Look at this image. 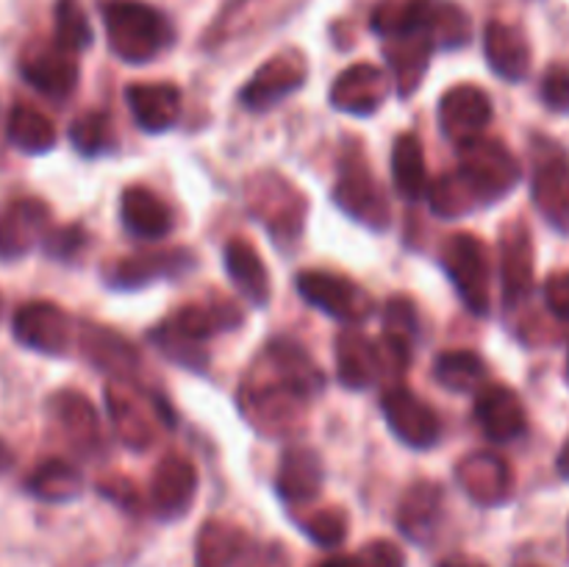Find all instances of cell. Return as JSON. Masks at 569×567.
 <instances>
[{"instance_id": "obj_1", "label": "cell", "mask_w": 569, "mask_h": 567, "mask_svg": "<svg viewBox=\"0 0 569 567\" xmlns=\"http://www.w3.org/2000/svg\"><path fill=\"white\" fill-rule=\"evenodd\" d=\"M320 365L295 339H272L248 381L239 387V409L259 431L283 437L298 431L306 406L322 392Z\"/></svg>"}, {"instance_id": "obj_2", "label": "cell", "mask_w": 569, "mask_h": 567, "mask_svg": "<svg viewBox=\"0 0 569 567\" xmlns=\"http://www.w3.org/2000/svg\"><path fill=\"white\" fill-rule=\"evenodd\" d=\"M111 50L128 64H144L172 44L170 20L142 0H106L100 6Z\"/></svg>"}, {"instance_id": "obj_3", "label": "cell", "mask_w": 569, "mask_h": 567, "mask_svg": "<svg viewBox=\"0 0 569 567\" xmlns=\"http://www.w3.org/2000/svg\"><path fill=\"white\" fill-rule=\"evenodd\" d=\"M244 200L250 215L276 237V242H292L303 233L309 200L278 172H256L244 183Z\"/></svg>"}, {"instance_id": "obj_4", "label": "cell", "mask_w": 569, "mask_h": 567, "mask_svg": "<svg viewBox=\"0 0 569 567\" xmlns=\"http://www.w3.org/2000/svg\"><path fill=\"white\" fill-rule=\"evenodd\" d=\"M333 200H337V206L345 215L359 220L361 226L372 228V231H387L389 222H392L389 198L383 195L381 183L376 181L359 148H348L342 159H339Z\"/></svg>"}, {"instance_id": "obj_5", "label": "cell", "mask_w": 569, "mask_h": 567, "mask_svg": "<svg viewBox=\"0 0 569 567\" xmlns=\"http://www.w3.org/2000/svg\"><path fill=\"white\" fill-rule=\"evenodd\" d=\"M459 172L467 178L481 203H495L520 183L522 167L500 139L478 137L459 145Z\"/></svg>"}, {"instance_id": "obj_6", "label": "cell", "mask_w": 569, "mask_h": 567, "mask_svg": "<svg viewBox=\"0 0 569 567\" xmlns=\"http://www.w3.org/2000/svg\"><path fill=\"white\" fill-rule=\"evenodd\" d=\"M442 265L456 292L472 315L489 311V259L487 248L476 233H453L442 248Z\"/></svg>"}, {"instance_id": "obj_7", "label": "cell", "mask_w": 569, "mask_h": 567, "mask_svg": "<svg viewBox=\"0 0 569 567\" xmlns=\"http://www.w3.org/2000/svg\"><path fill=\"white\" fill-rule=\"evenodd\" d=\"M533 200L550 226L569 233V156L553 139H533Z\"/></svg>"}, {"instance_id": "obj_8", "label": "cell", "mask_w": 569, "mask_h": 567, "mask_svg": "<svg viewBox=\"0 0 569 567\" xmlns=\"http://www.w3.org/2000/svg\"><path fill=\"white\" fill-rule=\"evenodd\" d=\"M298 292L306 304L342 322H361L376 311L370 292L339 272L303 270L298 276Z\"/></svg>"}, {"instance_id": "obj_9", "label": "cell", "mask_w": 569, "mask_h": 567, "mask_svg": "<svg viewBox=\"0 0 569 567\" xmlns=\"http://www.w3.org/2000/svg\"><path fill=\"white\" fill-rule=\"evenodd\" d=\"M106 406H109L111 426L117 437L133 450H144L156 437V406L148 395L128 378H111L106 384Z\"/></svg>"}, {"instance_id": "obj_10", "label": "cell", "mask_w": 569, "mask_h": 567, "mask_svg": "<svg viewBox=\"0 0 569 567\" xmlns=\"http://www.w3.org/2000/svg\"><path fill=\"white\" fill-rule=\"evenodd\" d=\"M381 409L395 437L403 439L409 448H431L439 439L437 411L403 384L383 392Z\"/></svg>"}, {"instance_id": "obj_11", "label": "cell", "mask_w": 569, "mask_h": 567, "mask_svg": "<svg viewBox=\"0 0 569 567\" xmlns=\"http://www.w3.org/2000/svg\"><path fill=\"white\" fill-rule=\"evenodd\" d=\"M306 59L298 50H287V53L272 56L270 61L253 72L248 87L242 89V103L250 111H267L292 92H298L306 83Z\"/></svg>"}, {"instance_id": "obj_12", "label": "cell", "mask_w": 569, "mask_h": 567, "mask_svg": "<svg viewBox=\"0 0 569 567\" xmlns=\"http://www.w3.org/2000/svg\"><path fill=\"white\" fill-rule=\"evenodd\" d=\"M439 122L453 142H470L492 122V100L476 83H456L439 100Z\"/></svg>"}, {"instance_id": "obj_13", "label": "cell", "mask_w": 569, "mask_h": 567, "mask_svg": "<svg viewBox=\"0 0 569 567\" xmlns=\"http://www.w3.org/2000/svg\"><path fill=\"white\" fill-rule=\"evenodd\" d=\"M198 470L187 456H164L150 481V506L161 520H178L192 509Z\"/></svg>"}, {"instance_id": "obj_14", "label": "cell", "mask_w": 569, "mask_h": 567, "mask_svg": "<svg viewBox=\"0 0 569 567\" xmlns=\"http://www.w3.org/2000/svg\"><path fill=\"white\" fill-rule=\"evenodd\" d=\"M500 278L506 306H520L533 287V239L522 220L509 222L500 231Z\"/></svg>"}, {"instance_id": "obj_15", "label": "cell", "mask_w": 569, "mask_h": 567, "mask_svg": "<svg viewBox=\"0 0 569 567\" xmlns=\"http://www.w3.org/2000/svg\"><path fill=\"white\" fill-rule=\"evenodd\" d=\"M389 89L392 87H389L387 72L378 70L376 64L361 61V64H353L339 72L331 87V106L345 111V115H376L383 106V100L389 98Z\"/></svg>"}, {"instance_id": "obj_16", "label": "cell", "mask_w": 569, "mask_h": 567, "mask_svg": "<svg viewBox=\"0 0 569 567\" xmlns=\"http://www.w3.org/2000/svg\"><path fill=\"white\" fill-rule=\"evenodd\" d=\"M476 420L492 442H511L528 431L526 406L506 384H483L478 389Z\"/></svg>"}, {"instance_id": "obj_17", "label": "cell", "mask_w": 569, "mask_h": 567, "mask_svg": "<svg viewBox=\"0 0 569 567\" xmlns=\"http://www.w3.org/2000/svg\"><path fill=\"white\" fill-rule=\"evenodd\" d=\"M456 478L461 489L481 506H500L511 498L515 489V476H511L509 461L500 456L478 450V454L465 456L456 465Z\"/></svg>"}, {"instance_id": "obj_18", "label": "cell", "mask_w": 569, "mask_h": 567, "mask_svg": "<svg viewBox=\"0 0 569 567\" xmlns=\"http://www.w3.org/2000/svg\"><path fill=\"white\" fill-rule=\"evenodd\" d=\"M22 76L48 98H67L78 83V61L76 53L53 44H37L22 59Z\"/></svg>"}, {"instance_id": "obj_19", "label": "cell", "mask_w": 569, "mask_h": 567, "mask_svg": "<svg viewBox=\"0 0 569 567\" xmlns=\"http://www.w3.org/2000/svg\"><path fill=\"white\" fill-rule=\"evenodd\" d=\"M194 267V256L183 248L170 250H150V253H137L120 259L109 272V281L120 289H137L159 278L183 276Z\"/></svg>"}, {"instance_id": "obj_20", "label": "cell", "mask_w": 569, "mask_h": 567, "mask_svg": "<svg viewBox=\"0 0 569 567\" xmlns=\"http://www.w3.org/2000/svg\"><path fill=\"white\" fill-rule=\"evenodd\" d=\"M433 39L426 31V26L417 28V31L403 33V37L383 39V56L389 61V70L395 76V87L403 98L415 94V89L420 87V81L426 78L428 61L433 56Z\"/></svg>"}, {"instance_id": "obj_21", "label": "cell", "mask_w": 569, "mask_h": 567, "mask_svg": "<svg viewBox=\"0 0 569 567\" xmlns=\"http://www.w3.org/2000/svg\"><path fill=\"white\" fill-rule=\"evenodd\" d=\"M14 334L22 345L42 354H67L70 317L56 304H28L17 311Z\"/></svg>"}, {"instance_id": "obj_22", "label": "cell", "mask_w": 569, "mask_h": 567, "mask_svg": "<svg viewBox=\"0 0 569 567\" xmlns=\"http://www.w3.org/2000/svg\"><path fill=\"white\" fill-rule=\"evenodd\" d=\"M383 367L381 345L359 328H345L337 337V376L348 389H370Z\"/></svg>"}, {"instance_id": "obj_23", "label": "cell", "mask_w": 569, "mask_h": 567, "mask_svg": "<svg viewBox=\"0 0 569 567\" xmlns=\"http://www.w3.org/2000/svg\"><path fill=\"white\" fill-rule=\"evenodd\" d=\"M483 53L489 67L506 81H526L531 72V44L526 33L503 20H492L483 31Z\"/></svg>"}, {"instance_id": "obj_24", "label": "cell", "mask_w": 569, "mask_h": 567, "mask_svg": "<svg viewBox=\"0 0 569 567\" xmlns=\"http://www.w3.org/2000/svg\"><path fill=\"white\" fill-rule=\"evenodd\" d=\"M322 478H326V470H322L320 454L306 445H295L278 465L276 489L287 504H309L320 495Z\"/></svg>"}, {"instance_id": "obj_25", "label": "cell", "mask_w": 569, "mask_h": 567, "mask_svg": "<svg viewBox=\"0 0 569 567\" xmlns=\"http://www.w3.org/2000/svg\"><path fill=\"white\" fill-rule=\"evenodd\" d=\"M126 100L137 126L148 133H164L181 117V89L172 83H131Z\"/></svg>"}, {"instance_id": "obj_26", "label": "cell", "mask_w": 569, "mask_h": 567, "mask_svg": "<svg viewBox=\"0 0 569 567\" xmlns=\"http://www.w3.org/2000/svg\"><path fill=\"white\" fill-rule=\"evenodd\" d=\"M226 270L228 278L233 281V287L239 289V295H242L250 306L261 309V306L270 304V270H267L264 259H261L259 250H256L248 239L237 237L226 245Z\"/></svg>"}, {"instance_id": "obj_27", "label": "cell", "mask_w": 569, "mask_h": 567, "mask_svg": "<svg viewBox=\"0 0 569 567\" xmlns=\"http://www.w3.org/2000/svg\"><path fill=\"white\" fill-rule=\"evenodd\" d=\"M445 493L431 481H417L406 489L398 506V526L411 543H431L442 517Z\"/></svg>"}, {"instance_id": "obj_28", "label": "cell", "mask_w": 569, "mask_h": 567, "mask_svg": "<svg viewBox=\"0 0 569 567\" xmlns=\"http://www.w3.org/2000/svg\"><path fill=\"white\" fill-rule=\"evenodd\" d=\"M417 334H420V320H417V309L411 298L406 295H395L383 306V339H381V356L392 370H403L411 359V345H415Z\"/></svg>"}, {"instance_id": "obj_29", "label": "cell", "mask_w": 569, "mask_h": 567, "mask_svg": "<svg viewBox=\"0 0 569 567\" xmlns=\"http://www.w3.org/2000/svg\"><path fill=\"white\" fill-rule=\"evenodd\" d=\"M120 215L128 231L139 239H161L172 228V211L153 189L133 183L122 192Z\"/></svg>"}, {"instance_id": "obj_30", "label": "cell", "mask_w": 569, "mask_h": 567, "mask_svg": "<svg viewBox=\"0 0 569 567\" xmlns=\"http://www.w3.org/2000/svg\"><path fill=\"white\" fill-rule=\"evenodd\" d=\"M48 226V206L39 200H17L0 217V256L17 259L28 253Z\"/></svg>"}, {"instance_id": "obj_31", "label": "cell", "mask_w": 569, "mask_h": 567, "mask_svg": "<svg viewBox=\"0 0 569 567\" xmlns=\"http://www.w3.org/2000/svg\"><path fill=\"white\" fill-rule=\"evenodd\" d=\"M253 548L256 543L248 537V531L233 523L209 520L198 534L200 567H242Z\"/></svg>"}, {"instance_id": "obj_32", "label": "cell", "mask_w": 569, "mask_h": 567, "mask_svg": "<svg viewBox=\"0 0 569 567\" xmlns=\"http://www.w3.org/2000/svg\"><path fill=\"white\" fill-rule=\"evenodd\" d=\"M83 354L98 365L100 370L111 372L114 378H128L139 370V354L122 334L103 326L83 328Z\"/></svg>"}, {"instance_id": "obj_33", "label": "cell", "mask_w": 569, "mask_h": 567, "mask_svg": "<svg viewBox=\"0 0 569 567\" xmlns=\"http://www.w3.org/2000/svg\"><path fill=\"white\" fill-rule=\"evenodd\" d=\"M53 415L59 420V426L64 428L67 439L72 442V448H78L81 454H89L100 445V422L94 406L83 398L81 392H59L53 398Z\"/></svg>"}, {"instance_id": "obj_34", "label": "cell", "mask_w": 569, "mask_h": 567, "mask_svg": "<svg viewBox=\"0 0 569 567\" xmlns=\"http://www.w3.org/2000/svg\"><path fill=\"white\" fill-rule=\"evenodd\" d=\"M239 322H242V311L226 298L211 300V304H187L172 317V326L194 342H203L220 331H231Z\"/></svg>"}, {"instance_id": "obj_35", "label": "cell", "mask_w": 569, "mask_h": 567, "mask_svg": "<svg viewBox=\"0 0 569 567\" xmlns=\"http://www.w3.org/2000/svg\"><path fill=\"white\" fill-rule=\"evenodd\" d=\"M392 181L406 200L426 198L431 181H428L426 150L415 133H400L392 148Z\"/></svg>"}, {"instance_id": "obj_36", "label": "cell", "mask_w": 569, "mask_h": 567, "mask_svg": "<svg viewBox=\"0 0 569 567\" xmlns=\"http://www.w3.org/2000/svg\"><path fill=\"white\" fill-rule=\"evenodd\" d=\"M433 376L450 392H472L487 381V365L472 350H445L433 359Z\"/></svg>"}, {"instance_id": "obj_37", "label": "cell", "mask_w": 569, "mask_h": 567, "mask_svg": "<svg viewBox=\"0 0 569 567\" xmlns=\"http://www.w3.org/2000/svg\"><path fill=\"white\" fill-rule=\"evenodd\" d=\"M433 0H381L372 11V31L383 39L403 37L426 26V17L431 11Z\"/></svg>"}, {"instance_id": "obj_38", "label": "cell", "mask_w": 569, "mask_h": 567, "mask_svg": "<svg viewBox=\"0 0 569 567\" xmlns=\"http://www.w3.org/2000/svg\"><path fill=\"white\" fill-rule=\"evenodd\" d=\"M428 203H431L433 215L445 217V220H459V217L476 211L481 203V198L476 195V189L467 183V178L459 170L448 172V176L437 178L428 189Z\"/></svg>"}, {"instance_id": "obj_39", "label": "cell", "mask_w": 569, "mask_h": 567, "mask_svg": "<svg viewBox=\"0 0 569 567\" xmlns=\"http://www.w3.org/2000/svg\"><path fill=\"white\" fill-rule=\"evenodd\" d=\"M81 489L83 478L78 472V467L61 459L44 461L28 478V493H33L42 500H72L81 495Z\"/></svg>"}, {"instance_id": "obj_40", "label": "cell", "mask_w": 569, "mask_h": 567, "mask_svg": "<svg viewBox=\"0 0 569 567\" xmlns=\"http://www.w3.org/2000/svg\"><path fill=\"white\" fill-rule=\"evenodd\" d=\"M9 139L26 153H44L56 145V128L42 111L17 106L9 117Z\"/></svg>"}, {"instance_id": "obj_41", "label": "cell", "mask_w": 569, "mask_h": 567, "mask_svg": "<svg viewBox=\"0 0 569 567\" xmlns=\"http://www.w3.org/2000/svg\"><path fill=\"white\" fill-rule=\"evenodd\" d=\"M426 31L431 33L437 48H461L470 42V17L461 6L442 0V3H431V11L426 17Z\"/></svg>"}, {"instance_id": "obj_42", "label": "cell", "mask_w": 569, "mask_h": 567, "mask_svg": "<svg viewBox=\"0 0 569 567\" xmlns=\"http://www.w3.org/2000/svg\"><path fill=\"white\" fill-rule=\"evenodd\" d=\"M70 53H81L92 44V26L81 0H59L56 3V39Z\"/></svg>"}, {"instance_id": "obj_43", "label": "cell", "mask_w": 569, "mask_h": 567, "mask_svg": "<svg viewBox=\"0 0 569 567\" xmlns=\"http://www.w3.org/2000/svg\"><path fill=\"white\" fill-rule=\"evenodd\" d=\"M150 342L159 345V350L167 359L178 361V365L189 367V370L200 372L209 367V356H206V350H200V342H194L187 334L178 331V328L172 326V320L156 326L153 331H150Z\"/></svg>"}, {"instance_id": "obj_44", "label": "cell", "mask_w": 569, "mask_h": 567, "mask_svg": "<svg viewBox=\"0 0 569 567\" xmlns=\"http://www.w3.org/2000/svg\"><path fill=\"white\" fill-rule=\"evenodd\" d=\"M70 142L83 156L103 153L111 145V120L103 111H87V115L76 117L70 126Z\"/></svg>"}, {"instance_id": "obj_45", "label": "cell", "mask_w": 569, "mask_h": 567, "mask_svg": "<svg viewBox=\"0 0 569 567\" xmlns=\"http://www.w3.org/2000/svg\"><path fill=\"white\" fill-rule=\"evenodd\" d=\"M303 531L322 548H337L348 537V515L337 509V506L317 509L303 520Z\"/></svg>"}, {"instance_id": "obj_46", "label": "cell", "mask_w": 569, "mask_h": 567, "mask_svg": "<svg viewBox=\"0 0 569 567\" xmlns=\"http://www.w3.org/2000/svg\"><path fill=\"white\" fill-rule=\"evenodd\" d=\"M350 567H406V554L392 539H372L361 545L359 554L350 559Z\"/></svg>"}, {"instance_id": "obj_47", "label": "cell", "mask_w": 569, "mask_h": 567, "mask_svg": "<svg viewBox=\"0 0 569 567\" xmlns=\"http://www.w3.org/2000/svg\"><path fill=\"white\" fill-rule=\"evenodd\" d=\"M545 106L561 115H569V64H550L539 87Z\"/></svg>"}, {"instance_id": "obj_48", "label": "cell", "mask_w": 569, "mask_h": 567, "mask_svg": "<svg viewBox=\"0 0 569 567\" xmlns=\"http://www.w3.org/2000/svg\"><path fill=\"white\" fill-rule=\"evenodd\" d=\"M83 242H87V233L78 226H67L44 237V250L56 259H70L78 248H83Z\"/></svg>"}, {"instance_id": "obj_49", "label": "cell", "mask_w": 569, "mask_h": 567, "mask_svg": "<svg viewBox=\"0 0 569 567\" xmlns=\"http://www.w3.org/2000/svg\"><path fill=\"white\" fill-rule=\"evenodd\" d=\"M545 300H548V309L553 311L561 320H569V270L553 272V276L545 281Z\"/></svg>"}, {"instance_id": "obj_50", "label": "cell", "mask_w": 569, "mask_h": 567, "mask_svg": "<svg viewBox=\"0 0 569 567\" xmlns=\"http://www.w3.org/2000/svg\"><path fill=\"white\" fill-rule=\"evenodd\" d=\"M100 493L106 495V498H111L114 504H120L122 509H139V495H137V487H133V481H128V478L117 476V478H106V481H100Z\"/></svg>"}, {"instance_id": "obj_51", "label": "cell", "mask_w": 569, "mask_h": 567, "mask_svg": "<svg viewBox=\"0 0 569 567\" xmlns=\"http://www.w3.org/2000/svg\"><path fill=\"white\" fill-rule=\"evenodd\" d=\"M437 567H489V565H483L481 559H472V556L453 554V556H445Z\"/></svg>"}, {"instance_id": "obj_52", "label": "cell", "mask_w": 569, "mask_h": 567, "mask_svg": "<svg viewBox=\"0 0 569 567\" xmlns=\"http://www.w3.org/2000/svg\"><path fill=\"white\" fill-rule=\"evenodd\" d=\"M559 472L565 478H569V442L565 445V450L559 454Z\"/></svg>"}, {"instance_id": "obj_53", "label": "cell", "mask_w": 569, "mask_h": 567, "mask_svg": "<svg viewBox=\"0 0 569 567\" xmlns=\"http://www.w3.org/2000/svg\"><path fill=\"white\" fill-rule=\"evenodd\" d=\"M11 459H14V456H11V450L6 448L3 442H0V472L9 470V467H11Z\"/></svg>"}, {"instance_id": "obj_54", "label": "cell", "mask_w": 569, "mask_h": 567, "mask_svg": "<svg viewBox=\"0 0 569 567\" xmlns=\"http://www.w3.org/2000/svg\"><path fill=\"white\" fill-rule=\"evenodd\" d=\"M317 567H350V559H342V556H337V559H326L320 561Z\"/></svg>"}, {"instance_id": "obj_55", "label": "cell", "mask_w": 569, "mask_h": 567, "mask_svg": "<svg viewBox=\"0 0 569 567\" xmlns=\"http://www.w3.org/2000/svg\"><path fill=\"white\" fill-rule=\"evenodd\" d=\"M567 378H569V356H567Z\"/></svg>"}, {"instance_id": "obj_56", "label": "cell", "mask_w": 569, "mask_h": 567, "mask_svg": "<svg viewBox=\"0 0 569 567\" xmlns=\"http://www.w3.org/2000/svg\"><path fill=\"white\" fill-rule=\"evenodd\" d=\"M520 567H539V565H520Z\"/></svg>"}]
</instances>
